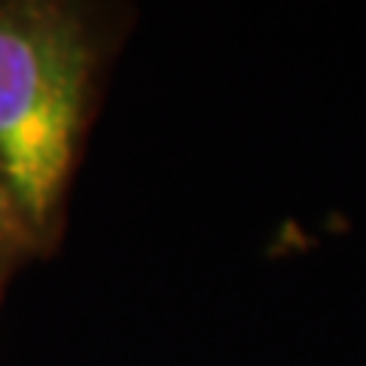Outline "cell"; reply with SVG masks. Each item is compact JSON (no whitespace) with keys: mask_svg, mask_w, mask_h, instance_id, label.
<instances>
[{"mask_svg":"<svg viewBox=\"0 0 366 366\" xmlns=\"http://www.w3.org/2000/svg\"><path fill=\"white\" fill-rule=\"evenodd\" d=\"M134 9L0 0V192L34 257H52L107 71Z\"/></svg>","mask_w":366,"mask_h":366,"instance_id":"1","label":"cell"},{"mask_svg":"<svg viewBox=\"0 0 366 366\" xmlns=\"http://www.w3.org/2000/svg\"><path fill=\"white\" fill-rule=\"evenodd\" d=\"M28 259H34V250L25 238L19 232H9V229H0V302H4V293L9 287V281H13V274Z\"/></svg>","mask_w":366,"mask_h":366,"instance_id":"2","label":"cell"},{"mask_svg":"<svg viewBox=\"0 0 366 366\" xmlns=\"http://www.w3.org/2000/svg\"><path fill=\"white\" fill-rule=\"evenodd\" d=\"M0 229H9V232H16V226H13V217H9V208H6L4 192H0Z\"/></svg>","mask_w":366,"mask_h":366,"instance_id":"3","label":"cell"}]
</instances>
